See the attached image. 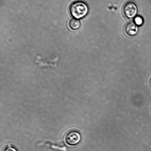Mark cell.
Returning a JSON list of instances; mask_svg holds the SVG:
<instances>
[{
    "label": "cell",
    "mask_w": 151,
    "mask_h": 151,
    "mask_svg": "<svg viewBox=\"0 0 151 151\" xmlns=\"http://www.w3.org/2000/svg\"><path fill=\"white\" fill-rule=\"evenodd\" d=\"M81 139V136L79 133L77 131H72L66 134L65 141L69 145L75 146L80 142Z\"/></svg>",
    "instance_id": "cell-3"
},
{
    "label": "cell",
    "mask_w": 151,
    "mask_h": 151,
    "mask_svg": "<svg viewBox=\"0 0 151 151\" xmlns=\"http://www.w3.org/2000/svg\"><path fill=\"white\" fill-rule=\"evenodd\" d=\"M88 10L87 4L81 1L73 2L70 8L71 14L76 19H81L85 17L88 14Z\"/></svg>",
    "instance_id": "cell-1"
},
{
    "label": "cell",
    "mask_w": 151,
    "mask_h": 151,
    "mask_svg": "<svg viewBox=\"0 0 151 151\" xmlns=\"http://www.w3.org/2000/svg\"><path fill=\"white\" fill-rule=\"evenodd\" d=\"M69 26L72 29L76 30L80 27L81 23L78 19L73 18L69 22Z\"/></svg>",
    "instance_id": "cell-5"
},
{
    "label": "cell",
    "mask_w": 151,
    "mask_h": 151,
    "mask_svg": "<svg viewBox=\"0 0 151 151\" xmlns=\"http://www.w3.org/2000/svg\"><path fill=\"white\" fill-rule=\"evenodd\" d=\"M4 151H17L16 149L12 146H7L4 149Z\"/></svg>",
    "instance_id": "cell-7"
},
{
    "label": "cell",
    "mask_w": 151,
    "mask_h": 151,
    "mask_svg": "<svg viewBox=\"0 0 151 151\" xmlns=\"http://www.w3.org/2000/svg\"><path fill=\"white\" fill-rule=\"evenodd\" d=\"M125 30L127 35L130 36H134L138 33L139 27L134 22H129L126 25Z\"/></svg>",
    "instance_id": "cell-4"
},
{
    "label": "cell",
    "mask_w": 151,
    "mask_h": 151,
    "mask_svg": "<svg viewBox=\"0 0 151 151\" xmlns=\"http://www.w3.org/2000/svg\"><path fill=\"white\" fill-rule=\"evenodd\" d=\"M134 22L137 26H141L144 23V20L141 16H137L134 18Z\"/></svg>",
    "instance_id": "cell-6"
},
{
    "label": "cell",
    "mask_w": 151,
    "mask_h": 151,
    "mask_svg": "<svg viewBox=\"0 0 151 151\" xmlns=\"http://www.w3.org/2000/svg\"><path fill=\"white\" fill-rule=\"evenodd\" d=\"M138 12V8L135 3L129 1L126 3L123 8L124 15L127 18H134Z\"/></svg>",
    "instance_id": "cell-2"
}]
</instances>
